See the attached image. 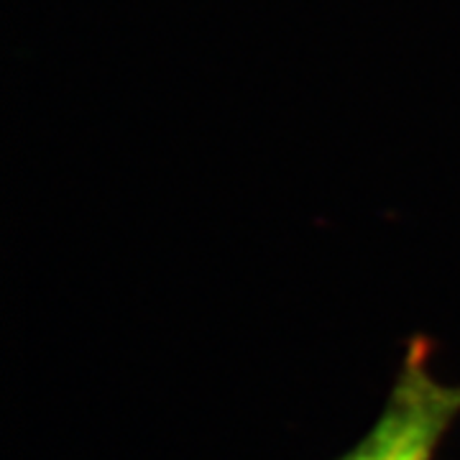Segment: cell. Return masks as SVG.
Returning a JSON list of instances; mask_svg holds the SVG:
<instances>
[{"mask_svg":"<svg viewBox=\"0 0 460 460\" xmlns=\"http://www.w3.org/2000/svg\"><path fill=\"white\" fill-rule=\"evenodd\" d=\"M435 353L429 335H411L376 420L332 460H438L460 420V384L435 374Z\"/></svg>","mask_w":460,"mask_h":460,"instance_id":"6da1fadb","label":"cell"}]
</instances>
